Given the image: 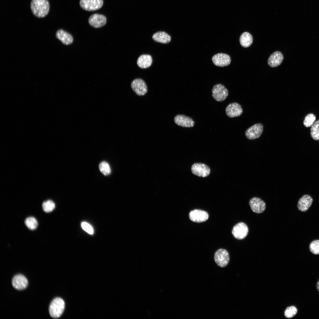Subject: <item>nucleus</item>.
<instances>
[{
    "mask_svg": "<svg viewBox=\"0 0 319 319\" xmlns=\"http://www.w3.org/2000/svg\"><path fill=\"white\" fill-rule=\"evenodd\" d=\"M99 169L100 172L105 175L110 174L111 172L109 165L105 161H103L100 164Z\"/></svg>",
    "mask_w": 319,
    "mask_h": 319,
    "instance_id": "nucleus-27",
    "label": "nucleus"
},
{
    "mask_svg": "<svg viewBox=\"0 0 319 319\" xmlns=\"http://www.w3.org/2000/svg\"><path fill=\"white\" fill-rule=\"evenodd\" d=\"M239 40L242 46L245 48H247L252 44L253 42V38L250 33L245 32L241 35Z\"/></svg>",
    "mask_w": 319,
    "mask_h": 319,
    "instance_id": "nucleus-22",
    "label": "nucleus"
},
{
    "mask_svg": "<svg viewBox=\"0 0 319 319\" xmlns=\"http://www.w3.org/2000/svg\"><path fill=\"white\" fill-rule=\"evenodd\" d=\"M152 60L151 56L149 55L143 54L138 58L137 63L140 68L145 69L149 67L152 64Z\"/></svg>",
    "mask_w": 319,
    "mask_h": 319,
    "instance_id": "nucleus-21",
    "label": "nucleus"
},
{
    "mask_svg": "<svg viewBox=\"0 0 319 319\" xmlns=\"http://www.w3.org/2000/svg\"><path fill=\"white\" fill-rule=\"evenodd\" d=\"M310 135L314 140L319 141V120L315 122L310 129Z\"/></svg>",
    "mask_w": 319,
    "mask_h": 319,
    "instance_id": "nucleus-23",
    "label": "nucleus"
},
{
    "mask_svg": "<svg viewBox=\"0 0 319 319\" xmlns=\"http://www.w3.org/2000/svg\"><path fill=\"white\" fill-rule=\"evenodd\" d=\"M212 96L214 99L218 102L225 100L228 96L227 89L223 84H217L214 85L212 90Z\"/></svg>",
    "mask_w": 319,
    "mask_h": 319,
    "instance_id": "nucleus-3",
    "label": "nucleus"
},
{
    "mask_svg": "<svg viewBox=\"0 0 319 319\" xmlns=\"http://www.w3.org/2000/svg\"><path fill=\"white\" fill-rule=\"evenodd\" d=\"M214 64L216 66L224 67L229 65L231 63V59L228 55L220 53L214 55L212 58Z\"/></svg>",
    "mask_w": 319,
    "mask_h": 319,
    "instance_id": "nucleus-12",
    "label": "nucleus"
},
{
    "mask_svg": "<svg viewBox=\"0 0 319 319\" xmlns=\"http://www.w3.org/2000/svg\"><path fill=\"white\" fill-rule=\"evenodd\" d=\"M249 204L252 211L257 214L263 213L266 208L265 202L257 197H254L250 199L249 201Z\"/></svg>",
    "mask_w": 319,
    "mask_h": 319,
    "instance_id": "nucleus-10",
    "label": "nucleus"
},
{
    "mask_svg": "<svg viewBox=\"0 0 319 319\" xmlns=\"http://www.w3.org/2000/svg\"><path fill=\"white\" fill-rule=\"evenodd\" d=\"M106 17L102 14H95L91 15L88 19L89 25L95 28H99L104 26L106 22Z\"/></svg>",
    "mask_w": 319,
    "mask_h": 319,
    "instance_id": "nucleus-14",
    "label": "nucleus"
},
{
    "mask_svg": "<svg viewBox=\"0 0 319 319\" xmlns=\"http://www.w3.org/2000/svg\"><path fill=\"white\" fill-rule=\"evenodd\" d=\"M82 228L86 232L90 234L93 233L94 230L92 226L88 223L83 222L81 224Z\"/></svg>",
    "mask_w": 319,
    "mask_h": 319,
    "instance_id": "nucleus-30",
    "label": "nucleus"
},
{
    "mask_svg": "<svg viewBox=\"0 0 319 319\" xmlns=\"http://www.w3.org/2000/svg\"><path fill=\"white\" fill-rule=\"evenodd\" d=\"M263 130V126L262 123H256L246 131L245 135L248 139L254 140L259 138L261 136Z\"/></svg>",
    "mask_w": 319,
    "mask_h": 319,
    "instance_id": "nucleus-6",
    "label": "nucleus"
},
{
    "mask_svg": "<svg viewBox=\"0 0 319 319\" xmlns=\"http://www.w3.org/2000/svg\"><path fill=\"white\" fill-rule=\"evenodd\" d=\"M12 284L14 288L18 290H22L26 288L28 284L27 279L21 274L16 275L12 280Z\"/></svg>",
    "mask_w": 319,
    "mask_h": 319,
    "instance_id": "nucleus-15",
    "label": "nucleus"
},
{
    "mask_svg": "<svg viewBox=\"0 0 319 319\" xmlns=\"http://www.w3.org/2000/svg\"><path fill=\"white\" fill-rule=\"evenodd\" d=\"M103 0H80V6L84 9L94 11L99 9L103 5Z\"/></svg>",
    "mask_w": 319,
    "mask_h": 319,
    "instance_id": "nucleus-7",
    "label": "nucleus"
},
{
    "mask_svg": "<svg viewBox=\"0 0 319 319\" xmlns=\"http://www.w3.org/2000/svg\"><path fill=\"white\" fill-rule=\"evenodd\" d=\"M225 112L228 117L232 118L241 115L243 113V109L239 104L234 102L231 103L227 106L225 109Z\"/></svg>",
    "mask_w": 319,
    "mask_h": 319,
    "instance_id": "nucleus-11",
    "label": "nucleus"
},
{
    "mask_svg": "<svg viewBox=\"0 0 319 319\" xmlns=\"http://www.w3.org/2000/svg\"><path fill=\"white\" fill-rule=\"evenodd\" d=\"M191 170L194 175L202 177L207 176L210 172L209 167L205 164L201 163L193 164L191 167Z\"/></svg>",
    "mask_w": 319,
    "mask_h": 319,
    "instance_id": "nucleus-9",
    "label": "nucleus"
},
{
    "mask_svg": "<svg viewBox=\"0 0 319 319\" xmlns=\"http://www.w3.org/2000/svg\"><path fill=\"white\" fill-rule=\"evenodd\" d=\"M313 201L312 197L308 195H305L302 197L298 201L297 207L300 211L305 212L309 209Z\"/></svg>",
    "mask_w": 319,
    "mask_h": 319,
    "instance_id": "nucleus-17",
    "label": "nucleus"
},
{
    "mask_svg": "<svg viewBox=\"0 0 319 319\" xmlns=\"http://www.w3.org/2000/svg\"><path fill=\"white\" fill-rule=\"evenodd\" d=\"M316 287L318 291L319 292V279L317 283Z\"/></svg>",
    "mask_w": 319,
    "mask_h": 319,
    "instance_id": "nucleus-31",
    "label": "nucleus"
},
{
    "mask_svg": "<svg viewBox=\"0 0 319 319\" xmlns=\"http://www.w3.org/2000/svg\"><path fill=\"white\" fill-rule=\"evenodd\" d=\"M25 223L26 227L31 230H35L38 225V222L36 219L33 217H29L25 220Z\"/></svg>",
    "mask_w": 319,
    "mask_h": 319,
    "instance_id": "nucleus-24",
    "label": "nucleus"
},
{
    "mask_svg": "<svg viewBox=\"0 0 319 319\" xmlns=\"http://www.w3.org/2000/svg\"><path fill=\"white\" fill-rule=\"evenodd\" d=\"M131 86L133 91L138 95L143 96L147 91V87L144 80L136 79L131 82Z\"/></svg>",
    "mask_w": 319,
    "mask_h": 319,
    "instance_id": "nucleus-8",
    "label": "nucleus"
},
{
    "mask_svg": "<svg viewBox=\"0 0 319 319\" xmlns=\"http://www.w3.org/2000/svg\"><path fill=\"white\" fill-rule=\"evenodd\" d=\"M175 123L178 125L184 127L190 128L194 126L195 122L189 117L183 115H178L174 118Z\"/></svg>",
    "mask_w": 319,
    "mask_h": 319,
    "instance_id": "nucleus-16",
    "label": "nucleus"
},
{
    "mask_svg": "<svg viewBox=\"0 0 319 319\" xmlns=\"http://www.w3.org/2000/svg\"><path fill=\"white\" fill-rule=\"evenodd\" d=\"M283 59L282 54L280 51H276L269 56L268 60V64L272 67H276L281 64Z\"/></svg>",
    "mask_w": 319,
    "mask_h": 319,
    "instance_id": "nucleus-18",
    "label": "nucleus"
},
{
    "mask_svg": "<svg viewBox=\"0 0 319 319\" xmlns=\"http://www.w3.org/2000/svg\"><path fill=\"white\" fill-rule=\"evenodd\" d=\"M297 310L294 306L288 307L284 311V315L287 318H291L294 317L297 314Z\"/></svg>",
    "mask_w": 319,
    "mask_h": 319,
    "instance_id": "nucleus-28",
    "label": "nucleus"
},
{
    "mask_svg": "<svg viewBox=\"0 0 319 319\" xmlns=\"http://www.w3.org/2000/svg\"><path fill=\"white\" fill-rule=\"evenodd\" d=\"M316 119L315 115L310 113L307 114L305 117L303 122L304 125L306 127H309L312 126Z\"/></svg>",
    "mask_w": 319,
    "mask_h": 319,
    "instance_id": "nucleus-25",
    "label": "nucleus"
},
{
    "mask_svg": "<svg viewBox=\"0 0 319 319\" xmlns=\"http://www.w3.org/2000/svg\"><path fill=\"white\" fill-rule=\"evenodd\" d=\"M248 229L247 225L243 222H240L235 225L232 230L234 237L238 240H242L247 236Z\"/></svg>",
    "mask_w": 319,
    "mask_h": 319,
    "instance_id": "nucleus-5",
    "label": "nucleus"
},
{
    "mask_svg": "<svg viewBox=\"0 0 319 319\" xmlns=\"http://www.w3.org/2000/svg\"><path fill=\"white\" fill-rule=\"evenodd\" d=\"M152 38L156 42L164 44L169 43L171 40L170 36L164 31H159L155 33L153 35Z\"/></svg>",
    "mask_w": 319,
    "mask_h": 319,
    "instance_id": "nucleus-20",
    "label": "nucleus"
},
{
    "mask_svg": "<svg viewBox=\"0 0 319 319\" xmlns=\"http://www.w3.org/2000/svg\"><path fill=\"white\" fill-rule=\"evenodd\" d=\"M56 38L65 45L70 44L73 42L72 36L62 29L58 30L56 32Z\"/></svg>",
    "mask_w": 319,
    "mask_h": 319,
    "instance_id": "nucleus-19",
    "label": "nucleus"
},
{
    "mask_svg": "<svg viewBox=\"0 0 319 319\" xmlns=\"http://www.w3.org/2000/svg\"><path fill=\"white\" fill-rule=\"evenodd\" d=\"M189 217L191 221L199 223L207 220L209 218V215L208 213L205 211L199 209H195L190 212Z\"/></svg>",
    "mask_w": 319,
    "mask_h": 319,
    "instance_id": "nucleus-13",
    "label": "nucleus"
},
{
    "mask_svg": "<svg viewBox=\"0 0 319 319\" xmlns=\"http://www.w3.org/2000/svg\"><path fill=\"white\" fill-rule=\"evenodd\" d=\"M309 249L312 253L319 254V240H314L311 242L309 245Z\"/></svg>",
    "mask_w": 319,
    "mask_h": 319,
    "instance_id": "nucleus-29",
    "label": "nucleus"
},
{
    "mask_svg": "<svg viewBox=\"0 0 319 319\" xmlns=\"http://www.w3.org/2000/svg\"><path fill=\"white\" fill-rule=\"evenodd\" d=\"M30 8L33 14L38 18H43L48 14L50 4L48 0H32Z\"/></svg>",
    "mask_w": 319,
    "mask_h": 319,
    "instance_id": "nucleus-1",
    "label": "nucleus"
},
{
    "mask_svg": "<svg viewBox=\"0 0 319 319\" xmlns=\"http://www.w3.org/2000/svg\"><path fill=\"white\" fill-rule=\"evenodd\" d=\"M55 205L52 200H48L44 201L42 204L43 209L46 212H50L54 209Z\"/></svg>",
    "mask_w": 319,
    "mask_h": 319,
    "instance_id": "nucleus-26",
    "label": "nucleus"
},
{
    "mask_svg": "<svg viewBox=\"0 0 319 319\" xmlns=\"http://www.w3.org/2000/svg\"><path fill=\"white\" fill-rule=\"evenodd\" d=\"M65 303L60 297L54 299L51 303L49 312L51 316L53 318H59L63 313L65 308Z\"/></svg>",
    "mask_w": 319,
    "mask_h": 319,
    "instance_id": "nucleus-2",
    "label": "nucleus"
},
{
    "mask_svg": "<svg viewBox=\"0 0 319 319\" xmlns=\"http://www.w3.org/2000/svg\"><path fill=\"white\" fill-rule=\"evenodd\" d=\"M214 258L215 262L218 266L224 268L229 263L230 261L229 254L226 250L220 249L215 253Z\"/></svg>",
    "mask_w": 319,
    "mask_h": 319,
    "instance_id": "nucleus-4",
    "label": "nucleus"
}]
</instances>
